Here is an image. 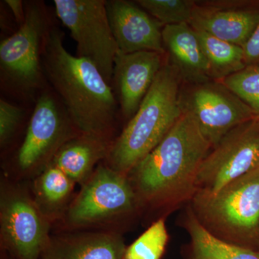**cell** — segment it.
<instances>
[{
  "label": "cell",
  "instance_id": "cell-1",
  "mask_svg": "<svg viewBox=\"0 0 259 259\" xmlns=\"http://www.w3.org/2000/svg\"><path fill=\"white\" fill-rule=\"evenodd\" d=\"M211 149L192 116L182 111L164 139L127 175L142 214L164 218L190 201L199 166Z\"/></svg>",
  "mask_w": 259,
  "mask_h": 259
},
{
  "label": "cell",
  "instance_id": "cell-2",
  "mask_svg": "<svg viewBox=\"0 0 259 259\" xmlns=\"http://www.w3.org/2000/svg\"><path fill=\"white\" fill-rule=\"evenodd\" d=\"M64 37L52 24L42 48L46 79L79 133L115 140L119 107L112 86L93 63L66 50Z\"/></svg>",
  "mask_w": 259,
  "mask_h": 259
},
{
  "label": "cell",
  "instance_id": "cell-3",
  "mask_svg": "<svg viewBox=\"0 0 259 259\" xmlns=\"http://www.w3.org/2000/svg\"><path fill=\"white\" fill-rule=\"evenodd\" d=\"M182 84L178 71L166 58L139 110L115 138L105 164L127 175L160 144L182 115Z\"/></svg>",
  "mask_w": 259,
  "mask_h": 259
},
{
  "label": "cell",
  "instance_id": "cell-4",
  "mask_svg": "<svg viewBox=\"0 0 259 259\" xmlns=\"http://www.w3.org/2000/svg\"><path fill=\"white\" fill-rule=\"evenodd\" d=\"M142 214L128 176L103 161L71 201L59 223L61 231L93 230L120 233L133 218Z\"/></svg>",
  "mask_w": 259,
  "mask_h": 259
},
{
  "label": "cell",
  "instance_id": "cell-5",
  "mask_svg": "<svg viewBox=\"0 0 259 259\" xmlns=\"http://www.w3.org/2000/svg\"><path fill=\"white\" fill-rule=\"evenodd\" d=\"M190 207L209 233L251 249L250 245L259 243V168L216 193L196 192Z\"/></svg>",
  "mask_w": 259,
  "mask_h": 259
},
{
  "label": "cell",
  "instance_id": "cell-6",
  "mask_svg": "<svg viewBox=\"0 0 259 259\" xmlns=\"http://www.w3.org/2000/svg\"><path fill=\"white\" fill-rule=\"evenodd\" d=\"M25 5V21L0 44V71L2 85L8 91L20 98L34 99L46 90L42 48L53 23L42 2Z\"/></svg>",
  "mask_w": 259,
  "mask_h": 259
},
{
  "label": "cell",
  "instance_id": "cell-7",
  "mask_svg": "<svg viewBox=\"0 0 259 259\" xmlns=\"http://www.w3.org/2000/svg\"><path fill=\"white\" fill-rule=\"evenodd\" d=\"M79 134L54 92L46 89L37 97L15 153V169L21 176L36 177L51 164L63 145Z\"/></svg>",
  "mask_w": 259,
  "mask_h": 259
},
{
  "label": "cell",
  "instance_id": "cell-8",
  "mask_svg": "<svg viewBox=\"0 0 259 259\" xmlns=\"http://www.w3.org/2000/svg\"><path fill=\"white\" fill-rule=\"evenodd\" d=\"M53 223L20 184L4 180L0 192L2 248L14 259H39L49 244Z\"/></svg>",
  "mask_w": 259,
  "mask_h": 259
},
{
  "label": "cell",
  "instance_id": "cell-9",
  "mask_svg": "<svg viewBox=\"0 0 259 259\" xmlns=\"http://www.w3.org/2000/svg\"><path fill=\"white\" fill-rule=\"evenodd\" d=\"M58 18L76 42L78 57L88 59L111 85L119 48L105 0H55Z\"/></svg>",
  "mask_w": 259,
  "mask_h": 259
},
{
  "label": "cell",
  "instance_id": "cell-10",
  "mask_svg": "<svg viewBox=\"0 0 259 259\" xmlns=\"http://www.w3.org/2000/svg\"><path fill=\"white\" fill-rule=\"evenodd\" d=\"M180 102L188 112L212 148L231 130L257 117L236 94L218 81L182 83Z\"/></svg>",
  "mask_w": 259,
  "mask_h": 259
},
{
  "label": "cell",
  "instance_id": "cell-11",
  "mask_svg": "<svg viewBox=\"0 0 259 259\" xmlns=\"http://www.w3.org/2000/svg\"><path fill=\"white\" fill-rule=\"evenodd\" d=\"M258 168L259 118L255 117L231 130L210 150L199 166L197 192L216 193Z\"/></svg>",
  "mask_w": 259,
  "mask_h": 259
},
{
  "label": "cell",
  "instance_id": "cell-12",
  "mask_svg": "<svg viewBox=\"0 0 259 259\" xmlns=\"http://www.w3.org/2000/svg\"><path fill=\"white\" fill-rule=\"evenodd\" d=\"M259 23V1H195L190 25L196 30L243 47Z\"/></svg>",
  "mask_w": 259,
  "mask_h": 259
},
{
  "label": "cell",
  "instance_id": "cell-13",
  "mask_svg": "<svg viewBox=\"0 0 259 259\" xmlns=\"http://www.w3.org/2000/svg\"><path fill=\"white\" fill-rule=\"evenodd\" d=\"M166 54L153 51L123 54L119 51L111 86L122 117L130 120L146 96L166 61Z\"/></svg>",
  "mask_w": 259,
  "mask_h": 259
},
{
  "label": "cell",
  "instance_id": "cell-14",
  "mask_svg": "<svg viewBox=\"0 0 259 259\" xmlns=\"http://www.w3.org/2000/svg\"><path fill=\"white\" fill-rule=\"evenodd\" d=\"M107 16L119 50L123 54L153 51L165 54L163 25L136 2L106 1Z\"/></svg>",
  "mask_w": 259,
  "mask_h": 259
},
{
  "label": "cell",
  "instance_id": "cell-15",
  "mask_svg": "<svg viewBox=\"0 0 259 259\" xmlns=\"http://www.w3.org/2000/svg\"><path fill=\"white\" fill-rule=\"evenodd\" d=\"M127 247L120 233L93 230L51 235L42 259H123Z\"/></svg>",
  "mask_w": 259,
  "mask_h": 259
},
{
  "label": "cell",
  "instance_id": "cell-16",
  "mask_svg": "<svg viewBox=\"0 0 259 259\" xmlns=\"http://www.w3.org/2000/svg\"><path fill=\"white\" fill-rule=\"evenodd\" d=\"M162 39L167 60L176 68L182 83L212 80L197 32L190 24L166 25L162 30Z\"/></svg>",
  "mask_w": 259,
  "mask_h": 259
},
{
  "label": "cell",
  "instance_id": "cell-17",
  "mask_svg": "<svg viewBox=\"0 0 259 259\" xmlns=\"http://www.w3.org/2000/svg\"><path fill=\"white\" fill-rule=\"evenodd\" d=\"M114 141L97 135L78 134L63 145L51 164L55 165L75 184L81 186L100 162L106 159Z\"/></svg>",
  "mask_w": 259,
  "mask_h": 259
},
{
  "label": "cell",
  "instance_id": "cell-18",
  "mask_svg": "<svg viewBox=\"0 0 259 259\" xmlns=\"http://www.w3.org/2000/svg\"><path fill=\"white\" fill-rule=\"evenodd\" d=\"M76 184L54 164L34 177L31 192L40 211L54 223L59 222L69 207Z\"/></svg>",
  "mask_w": 259,
  "mask_h": 259
},
{
  "label": "cell",
  "instance_id": "cell-19",
  "mask_svg": "<svg viewBox=\"0 0 259 259\" xmlns=\"http://www.w3.org/2000/svg\"><path fill=\"white\" fill-rule=\"evenodd\" d=\"M184 226L191 238L192 259H259V252L220 239L200 223L190 206Z\"/></svg>",
  "mask_w": 259,
  "mask_h": 259
},
{
  "label": "cell",
  "instance_id": "cell-20",
  "mask_svg": "<svg viewBox=\"0 0 259 259\" xmlns=\"http://www.w3.org/2000/svg\"><path fill=\"white\" fill-rule=\"evenodd\" d=\"M208 62L211 79L221 81L246 67L243 47L196 30Z\"/></svg>",
  "mask_w": 259,
  "mask_h": 259
},
{
  "label": "cell",
  "instance_id": "cell-21",
  "mask_svg": "<svg viewBox=\"0 0 259 259\" xmlns=\"http://www.w3.org/2000/svg\"><path fill=\"white\" fill-rule=\"evenodd\" d=\"M168 241L164 218H158L126 248L123 259H161Z\"/></svg>",
  "mask_w": 259,
  "mask_h": 259
},
{
  "label": "cell",
  "instance_id": "cell-22",
  "mask_svg": "<svg viewBox=\"0 0 259 259\" xmlns=\"http://www.w3.org/2000/svg\"><path fill=\"white\" fill-rule=\"evenodd\" d=\"M163 26L190 24L195 0H137L135 1Z\"/></svg>",
  "mask_w": 259,
  "mask_h": 259
},
{
  "label": "cell",
  "instance_id": "cell-23",
  "mask_svg": "<svg viewBox=\"0 0 259 259\" xmlns=\"http://www.w3.org/2000/svg\"><path fill=\"white\" fill-rule=\"evenodd\" d=\"M218 81L236 94L259 118V66H246Z\"/></svg>",
  "mask_w": 259,
  "mask_h": 259
},
{
  "label": "cell",
  "instance_id": "cell-24",
  "mask_svg": "<svg viewBox=\"0 0 259 259\" xmlns=\"http://www.w3.org/2000/svg\"><path fill=\"white\" fill-rule=\"evenodd\" d=\"M23 117L22 108L4 99L0 100V146L9 145L20 127Z\"/></svg>",
  "mask_w": 259,
  "mask_h": 259
},
{
  "label": "cell",
  "instance_id": "cell-25",
  "mask_svg": "<svg viewBox=\"0 0 259 259\" xmlns=\"http://www.w3.org/2000/svg\"><path fill=\"white\" fill-rule=\"evenodd\" d=\"M243 49L245 66H259V23Z\"/></svg>",
  "mask_w": 259,
  "mask_h": 259
},
{
  "label": "cell",
  "instance_id": "cell-26",
  "mask_svg": "<svg viewBox=\"0 0 259 259\" xmlns=\"http://www.w3.org/2000/svg\"><path fill=\"white\" fill-rule=\"evenodd\" d=\"M5 3L8 5L14 15L15 20L22 25L25 19V5L20 0H6Z\"/></svg>",
  "mask_w": 259,
  "mask_h": 259
}]
</instances>
